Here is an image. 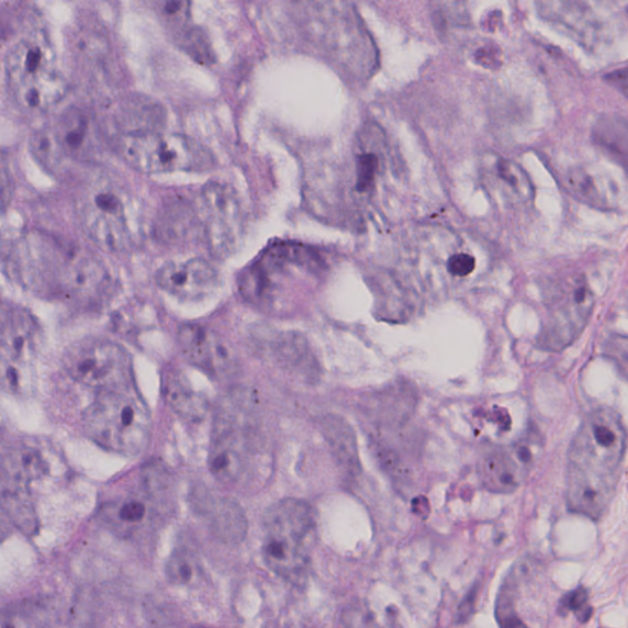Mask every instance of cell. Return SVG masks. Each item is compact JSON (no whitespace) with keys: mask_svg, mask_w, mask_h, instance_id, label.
I'll return each instance as SVG.
<instances>
[{"mask_svg":"<svg viewBox=\"0 0 628 628\" xmlns=\"http://www.w3.org/2000/svg\"><path fill=\"white\" fill-rule=\"evenodd\" d=\"M593 298L585 282L575 279L549 302L546 326L540 335L542 348L561 350L579 337L591 317Z\"/></svg>","mask_w":628,"mask_h":628,"instance_id":"obj_12","label":"cell"},{"mask_svg":"<svg viewBox=\"0 0 628 628\" xmlns=\"http://www.w3.org/2000/svg\"><path fill=\"white\" fill-rule=\"evenodd\" d=\"M199 504H201L209 527L220 540L227 543H239L245 539L248 529L247 518L243 508L235 501L204 496Z\"/></svg>","mask_w":628,"mask_h":628,"instance_id":"obj_17","label":"cell"},{"mask_svg":"<svg viewBox=\"0 0 628 628\" xmlns=\"http://www.w3.org/2000/svg\"><path fill=\"white\" fill-rule=\"evenodd\" d=\"M326 428L332 446L337 449V453L343 462L348 466H354L356 459L354 455L355 448L348 428L340 426L339 422L332 423V420H328Z\"/></svg>","mask_w":628,"mask_h":628,"instance_id":"obj_24","label":"cell"},{"mask_svg":"<svg viewBox=\"0 0 628 628\" xmlns=\"http://www.w3.org/2000/svg\"><path fill=\"white\" fill-rule=\"evenodd\" d=\"M605 79H606V81H609L612 83V86L616 87L617 89H620L624 92V96H626V91H627V70L626 69L616 70V71L612 72V75L606 76Z\"/></svg>","mask_w":628,"mask_h":628,"instance_id":"obj_32","label":"cell"},{"mask_svg":"<svg viewBox=\"0 0 628 628\" xmlns=\"http://www.w3.org/2000/svg\"><path fill=\"white\" fill-rule=\"evenodd\" d=\"M160 109L148 100L133 99L124 103L117 114L119 133L159 131Z\"/></svg>","mask_w":628,"mask_h":628,"instance_id":"obj_21","label":"cell"},{"mask_svg":"<svg viewBox=\"0 0 628 628\" xmlns=\"http://www.w3.org/2000/svg\"><path fill=\"white\" fill-rule=\"evenodd\" d=\"M475 601H476V591H470L467 598L459 606L457 616L459 624H464L466 621L469 620V617L471 616V614H473Z\"/></svg>","mask_w":628,"mask_h":628,"instance_id":"obj_31","label":"cell"},{"mask_svg":"<svg viewBox=\"0 0 628 628\" xmlns=\"http://www.w3.org/2000/svg\"><path fill=\"white\" fill-rule=\"evenodd\" d=\"M178 341L187 360L198 369L214 375L232 370V351L213 329L201 324H186L178 332Z\"/></svg>","mask_w":628,"mask_h":628,"instance_id":"obj_15","label":"cell"},{"mask_svg":"<svg viewBox=\"0 0 628 628\" xmlns=\"http://www.w3.org/2000/svg\"><path fill=\"white\" fill-rule=\"evenodd\" d=\"M531 462L528 446L495 448L481 458L480 478L484 486L498 494L517 490L526 480Z\"/></svg>","mask_w":628,"mask_h":628,"instance_id":"obj_14","label":"cell"},{"mask_svg":"<svg viewBox=\"0 0 628 628\" xmlns=\"http://www.w3.org/2000/svg\"><path fill=\"white\" fill-rule=\"evenodd\" d=\"M31 150L51 172L60 171L65 165L88 162L93 150L89 114L78 108L63 111L54 123L34 135Z\"/></svg>","mask_w":628,"mask_h":628,"instance_id":"obj_9","label":"cell"},{"mask_svg":"<svg viewBox=\"0 0 628 628\" xmlns=\"http://www.w3.org/2000/svg\"><path fill=\"white\" fill-rule=\"evenodd\" d=\"M559 612L563 616L573 613L581 623H587L593 612L590 605L588 591L584 587H579L564 595L561 599Z\"/></svg>","mask_w":628,"mask_h":628,"instance_id":"obj_22","label":"cell"},{"mask_svg":"<svg viewBox=\"0 0 628 628\" xmlns=\"http://www.w3.org/2000/svg\"><path fill=\"white\" fill-rule=\"evenodd\" d=\"M166 574L172 583H190L195 574V562L184 551H177L166 564Z\"/></svg>","mask_w":628,"mask_h":628,"instance_id":"obj_23","label":"cell"},{"mask_svg":"<svg viewBox=\"0 0 628 628\" xmlns=\"http://www.w3.org/2000/svg\"><path fill=\"white\" fill-rule=\"evenodd\" d=\"M496 617L501 628H529L519 619L515 608H513L509 584L504 585L500 592L496 604Z\"/></svg>","mask_w":628,"mask_h":628,"instance_id":"obj_25","label":"cell"},{"mask_svg":"<svg viewBox=\"0 0 628 628\" xmlns=\"http://www.w3.org/2000/svg\"><path fill=\"white\" fill-rule=\"evenodd\" d=\"M199 206L209 248L217 257L233 255L240 244L245 227L243 208L233 188L208 184Z\"/></svg>","mask_w":628,"mask_h":628,"instance_id":"obj_11","label":"cell"},{"mask_svg":"<svg viewBox=\"0 0 628 628\" xmlns=\"http://www.w3.org/2000/svg\"><path fill=\"white\" fill-rule=\"evenodd\" d=\"M314 542L316 518L306 502L282 500L267 511L261 553L281 579L300 583L306 577Z\"/></svg>","mask_w":628,"mask_h":628,"instance_id":"obj_4","label":"cell"},{"mask_svg":"<svg viewBox=\"0 0 628 628\" xmlns=\"http://www.w3.org/2000/svg\"><path fill=\"white\" fill-rule=\"evenodd\" d=\"M164 394L171 410L187 422H202L208 413L205 397L195 392L180 375L171 373L166 377Z\"/></svg>","mask_w":628,"mask_h":628,"instance_id":"obj_19","label":"cell"},{"mask_svg":"<svg viewBox=\"0 0 628 628\" xmlns=\"http://www.w3.org/2000/svg\"><path fill=\"white\" fill-rule=\"evenodd\" d=\"M14 195V178L7 155L0 150V214L12 202Z\"/></svg>","mask_w":628,"mask_h":628,"instance_id":"obj_27","label":"cell"},{"mask_svg":"<svg viewBox=\"0 0 628 628\" xmlns=\"http://www.w3.org/2000/svg\"><path fill=\"white\" fill-rule=\"evenodd\" d=\"M0 628H37L29 617L20 612L0 609Z\"/></svg>","mask_w":628,"mask_h":628,"instance_id":"obj_29","label":"cell"},{"mask_svg":"<svg viewBox=\"0 0 628 628\" xmlns=\"http://www.w3.org/2000/svg\"><path fill=\"white\" fill-rule=\"evenodd\" d=\"M356 167H358V170H356V176H358L356 187H358V191H369L374 182L377 170H379V159L372 153H365L359 156Z\"/></svg>","mask_w":628,"mask_h":628,"instance_id":"obj_26","label":"cell"},{"mask_svg":"<svg viewBox=\"0 0 628 628\" xmlns=\"http://www.w3.org/2000/svg\"><path fill=\"white\" fill-rule=\"evenodd\" d=\"M10 276L31 290L97 305L111 289L109 271L71 240L42 229H21L3 247Z\"/></svg>","mask_w":628,"mask_h":628,"instance_id":"obj_1","label":"cell"},{"mask_svg":"<svg viewBox=\"0 0 628 628\" xmlns=\"http://www.w3.org/2000/svg\"><path fill=\"white\" fill-rule=\"evenodd\" d=\"M157 285L180 300H202L211 296L218 285L216 268L202 258L172 261L156 276Z\"/></svg>","mask_w":628,"mask_h":628,"instance_id":"obj_13","label":"cell"},{"mask_svg":"<svg viewBox=\"0 0 628 628\" xmlns=\"http://www.w3.org/2000/svg\"><path fill=\"white\" fill-rule=\"evenodd\" d=\"M117 149L134 170L148 175L205 171L214 165L212 154L202 144L181 134L119 133Z\"/></svg>","mask_w":628,"mask_h":628,"instance_id":"obj_8","label":"cell"},{"mask_svg":"<svg viewBox=\"0 0 628 628\" xmlns=\"http://www.w3.org/2000/svg\"><path fill=\"white\" fill-rule=\"evenodd\" d=\"M29 485L24 479L0 467V507L18 528L33 534L37 529V517Z\"/></svg>","mask_w":628,"mask_h":628,"instance_id":"obj_16","label":"cell"},{"mask_svg":"<svg viewBox=\"0 0 628 628\" xmlns=\"http://www.w3.org/2000/svg\"><path fill=\"white\" fill-rule=\"evenodd\" d=\"M475 268V259L469 255H456L448 260L449 273L456 277H467Z\"/></svg>","mask_w":628,"mask_h":628,"instance_id":"obj_30","label":"cell"},{"mask_svg":"<svg viewBox=\"0 0 628 628\" xmlns=\"http://www.w3.org/2000/svg\"><path fill=\"white\" fill-rule=\"evenodd\" d=\"M146 507L139 500L124 501L119 508V518L124 523H138L144 519Z\"/></svg>","mask_w":628,"mask_h":628,"instance_id":"obj_28","label":"cell"},{"mask_svg":"<svg viewBox=\"0 0 628 628\" xmlns=\"http://www.w3.org/2000/svg\"><path fill=\"white\" fill-rule=\"evenodd\" d=\"M82 232L109 253H124L134 244L128 195L108 175L93 177L76 203Z\"/></svg>","mask_w":628,"mask_h":628,"instance_id":"obj_7","label":"cell"},{"mask_svg":"<svg viewBox=\"0 0 628 628\" xmlns=\"http://www.w3.org/2000/svg\"><path fill=\"white\" fill-rule=\"evenodd\" d=\"M5 78L10 96L20 109L29 112L54 109L68 92L54 51L41 35L25 37L9 51Z\"/></svg>","mask_w":628,"mask_h":628,"instance_id":"obj_5","label":"cell"},{"mask_svg":"<svg viewBox=\"0 0 628 628\" xmlns=\"http://www.w3.org/2000/svg\"><path fill=\"white\" fill-rule=\"evenodd\" d=\"M626 430L616 412L598 410L584 418L568 458L567 497L571 512L598 520L619 485Z\"/></svg>","mask_w":628,"mask_h":628,"instance_id":"obj_2","label":"cell"},{"mask_svg":"<svg viewBox=\"0 0 628 628\" xmlns=\"http://www.w3.org/2000/svg\"><path fill=\"white\" fill-rule=\"evenodd\" d=\"M66 370L72 380L99 393L124 389L132 380L130 355L111 341L77 345L67 355Z\"/></svg>","mask_w":628,"mask_h":628,"instance_id":"obj_10","label":"cell"},{"mask_svg":"<svg viewBox=\"0 0 628 628\" xmlns=\"http://www.w3.org/2000/svg\"><path fill=\"white\" fill-rule=\"evenodd\" d=\"M86 430L93 442L109 451L135 456L150 441L152 417L139 394L128 385L99 393L87 413Z\"/></svg>","mask_w":628,"mask_h":628,"instance_id":"obj_6","label":"cell"},{"mask_svg":"<svg viewBox=\"0 0 628 628\" xmlns=\"http://www.w3.org/2000/svg\"><path fill=\"white\" fill-rule=\"evenodd\" d=\"M37 339L36 323L27 313L19 310H9L0 323V345L12 358L23 359L35 349Z\"/></svg>","mask_w":628,"mask_h":628,"instance_id":"obj_18","label":"cell"},{"mask_svg":"<svg viewBox=\"0 0 628 628\" xmlns=\"http://www.w3.org/2000/svg\"><path fill=\"white\" fill-rule=\"evenodd\" d=\"M249 394L226 397L216 415L209 466L227 485L247 483L268 471L270 453L255 417Z\"/></svg>","mask_w":628,"mask_h":628,"instance_id":"obj_3","label":"cell"},{"mask_svg":"<svg viewBox=\"0 0 628 628\" xmlns=\"http://www.w3.org/2000/svg\"><path fill=\"white\" fill-rule=\"evenodd\" d=\"M273 351L276 359L282 368L300 375L312 377L317 373V362L314 360L310 347L300 337H279L274 344Z\"/></svg>","mask_w":628,"mask_h":628,"instance_id":"obj_20","label":"cell"}]
</instances>
